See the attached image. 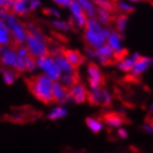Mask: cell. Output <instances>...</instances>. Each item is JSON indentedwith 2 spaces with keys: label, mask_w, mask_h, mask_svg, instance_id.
I'll return each instance as SVG.
<instances>
[{
  "label": "cell",
  "mask_w": 153,
  "mask_h": 153,
  "mask_svg": "<svg viewBox=\"0 0 153 153\" xmlns=\"http://www.w3.org/2000/svg\"><path fill=\"white\" fill-rule=\"evenodd\" d=\"M112 30L104 26L95 18H89L84 27V41L89 47L97 48L106 44Z\"/></svg>",
  "instance_id": "6da1fadb"
},
{
  "label": "cell",
  "mask_w": 153,
  "mask_h": 153,
  "mask_svg": "<svg viewBox=\"0 0 153 153\" xmlns=\"http://www.w3.org/2000/svg\"><path fill=\"white\" fill-rule=\"evenodd\" d=\"M27 35L25 39V46L29 49V53L34 58L42 57L48 55V45L44 34L34 24H26L25 25Z\"/></svg>",
  "instance_id": "7a4b0ae2"
},
{
  "label": "cell",
  "mask_w": 153,
  "mask_h": 153,
  "mask_svg": "<svg viewBox=\"0 0 153 153\" xmlns=\"http://www.w3.org/2000/svg\"><path fill=\"white\" fill-rule=\"evenodd\" d=\"M54 84V80H51L49 76L44 74L33 76L29 82L30 90H31L32 94L38 101H41L45 104L54 102V96H53Z\"/></svg>",
  "instance_id": "3957f363"
},
{
  "label": "cell",
  "mask_w": 153,
  "mask_h": 153,
  "mask_svg": "<svg viewBox=\"0 0 153 153\" xmlns=\"http://www.w3.org/2000/svg\"><path fill=\"white\" fill-rule=\"evenodd\" d=\"M0 64L2 67L11 68L18 72L26 71V58L19 57L16 48L10 47L9 45L0 46Z\"/></svg>",
  "instance_id": "277c9868"
},
{
  "label": "cell",
  "mask_w": 153,
  "mask_h": 153,
  "mask_svg": "<svg viewBox=\"0 0 153 153\" xmlns=\"http://www.w3.org/2000/svg\"><path fill=\"white\" fill-rule=\"evenodd\" d=\"M4 22H6L7 26L9 27L10 34H11V37H12V41L14 42V44L18 45V46L24 44L26 39V35H27V31H26L25 26L16 19V14L10 12L9 16H7V19L4 20Z\"/></svg>",
  "instance_id": "5b68a950"
},
{
  "label": "cell",
  "mask_w": 153,
  "mask_h": 153,
  "mask_svg": "<svg viewBox=\"0 0 153 153\" xmlns=\"http://www.w3.org/2000/svg\"><path fill=\"white\" fill-rule=\"evenodd\" d=\"M36 66L38 70H41L42 74H46L54 81H59L62 76V72L60 71L53 56L46 55V56L36 58Z\"/></svg>",
  "instance_id": "8992f818"
},
{
  "label": "cell",
  "mask_w": 153,
  "mask_h": 153,
  "mask_svg": "<svg viewBox=\"0 0 153 153\" xmlns=\"http://www.w3.org/2000/svg\"><path fill=\"white\" fill-rule=\"evenodd\" d=\"M86 76H88V84L90 89L100 88L103 83V74L99 66L93 62H90L86 67Z\"/></svg>",
  "instance_id": "52a82bcc"
},
{
  "label": "cell",
  "mask_w": 153,
  "mask_h": 153,
  "mask_svg": "<svg viewBox=\"0 0 153 153\" xmlns=\"http://www.w3.org/2000/svg\"><path fill=\"white\" fill-rule=\"evenodd\" d=\"M53 96H54V102L59 103L61 105L74 103L70 97V94H69V89L66 88L60 81H55Z\"/></svg>",
  "instance_id": "ba28073f"
},
{
  "label": "cell",
  "mask_w": 153,
  "mask_h": 153,
  "mask_svg": "<svg viewBox=\"0 0 153 153\" xmlns=\"http://www.w3.org/2000/svg\"><path fill=\"white\" fill-rule=\"evenodd\" d=\"M106 44L108 45L109 47L114 51L116 57H123L125 53V47L124 43H123V34H120L117 31H111L108 37H107V42Z\"/></svg>",
  "instance_id": "9c48e42d"
},
{
  "label": "cell",
  "mask_w": 153,
  "mask_h": 153,
  "mask_svg": "<svg viewBox=\"0 0 153 153\" xmlns=\"http://www.w3.org/2000/svg\"><path fill=\"white\" fill-rule=\"evenodd\" d=\"M115 58H116V55H115L114 51L107 44H104L95 48V60L100 65L107 66L111 62H113Z\"/></svg>",
  "instance_id": "30bf717a"
},
{
  "label": "cell",
  "mask_w": 153,
  "mask_h": 153,
  "mask_svg": "<svg viewBox=\"0 0 153 153\" xmlns=\"http://www.w3.org/2000/svg\"><path fill=\"white\" fill-rule=\"evenodd\" d=\"M153 66V58L148 57V56H141L136 62H134V67L131 69L129 74L134 78H139L143 74H146L149 69Z\"/></svg>",
  "instance_id": "8fae6325"
},
{
  "label": "cell",
  "mask_w": 153,
  "mask_h": 153,
  "mask_svg": "<svg viewBox=\"0 0 153 153\" xmlns=\"http://www.w3.org/2000/svg\"><path fill=\"white\" fill-rule=\"evenodd\" d=\"M69 9H70L71 14H72V20L74 21V24L80 29H84L89 18L84 13V11L82 10L81 6L78 3L76 0H74V2H71V4L69 6Z\"/></svg>",
  "instance_id": "7c38bea8"
},
{
  "label": "cell",
  "mask_w": 153,
  "mask_h": 153,
  "mask_svg": "<svg viewBox=\"0 0 153 153\" xmlns=\"http://www.w3.org/2000/svg\"><path fill=\"white\" fill-rule=\"evenodd\" d=\"M140 57L141 55L139 53H134V54L128 55V56H123L116 62V68L121 72H130L134 62Z\"/></svg>",
  "instance_id": "4fadbf2b"
},
{
  "label": "cell",
  "mask_w": 153,
  "mask_h": 153,
  "mask_svg": "<svg viewBox=\"0 0 153 153\" xmlns=\"http://www.w3.org/2000/svg\"><path fill=\"white\" fill-rule=\"evenodd\" d=\"M69 94H70V97L74 103L83 104L88 100L89 91L86 90L85 85H83L82 83H76L72 88L69 89Z\"/></svg>",
  "instance_id": "5bb4252c"
},
{
  "label": "cell",
  "mask_w": 153,
  "mask_h": 153,
  "mask_svg": "<svg viewBox=\"0 0 153 153\" xmlns=\"http://www.w3.org/2000/svg\"><path fill=\"white\" fill-rule=\"evenodd\" d=\"M64 55L74 68H79L85 62V57L80 51L74 49H66L64 51Z\"/></svg>",
  "instance_id": "9a60e30c"
},
{
  "label": "cell",
  "mask_w": 153,
  "mask_h": 153,
  "mask_svg": "<svg viewBox=\"0 0 153 153\" xmlns=\"http://www.w3.org/2000/svg\"><path fill=\"white\" fill-rule=\"evenodd\" d=\"M68 116V109L65 105H56L48 112L47 119L48 120H59V119H64L65 117Z\"/></svg>",
  "instance_id": "2e32d148"
},
{
  "label": "cell",
  "mask_w": 153,
  "mask_h": 153,
  "mask_svg": "<svg viewBox=\"0 0 153 153\" xmlns=\"http://www.w3.org/2000/svg\"><path fill=\"white\" fill-rule=\"evenodd\" d=\"M54 59L56 61V64L58 65V67L62 72V74H74L76 72V68L69 62L67 58L65 57V55H58V56H54Z\"/></svg>",
  "instance_id": "e0dca14e"
},
{
  "label": "cell",
  "mask_w": 153,
  "mask_h": 153,
  "mask_svg": "<svg viewBox=\"0 0 153 153\" xmlns=\"http://www.w3.org/2000/svg\"><path fill=\"white\" fill-rule=\"evenodd\" d=\"M30 2L31 0H14L11 12L18 16H25L29 11H31Z\"/></svg>",
  "instance_id": "ac0fdd59"
},
{
  "label": "cell",
  "mask_w": 153,
  "mask_h": 153,
  "mask_svg": "<svg viewBox=\"0 0 153 153\" xmlns=\"http://www.w3.org/2000/svg\"><path fill=\"white\" fill-rule=\"evenodd\" d=\"M18 71L14 70V69H11V68H7L2 67L0 68V74L2 76L3 82L6 83L7 85H12L13 83L16 82V78H18Z\"/></svg>",
  "instance_id": "d6986e66"
},
{
  "label": "cell",
  "mask_w": 153,
  "mask_h": 153,
  "mask_svg": "<svg viewBox=\"0 0 153 153\" xmlns=\"http://www.w3.org/2000/svg\"><path fill=\"white\" fill-rule=\"evenodd\" d=\"M88 18H95L97 14V7L93 3L92 0H76Z\"/></svg>",
  "instance_id": "ffe728a7"
},
{
  "label": "cell",
  "mask_w": 153,
  "mask_h": 153,
  "mask_svg": "<svg viewBox=\"0 0 153 153\" xmlns=\"http://www.w3.org/2000/svg\"><path fill=\"white\" fill-rule=\"evenodd\" d=\"M88 101L92 105H103V89L100 88H94L90 89L89 94H88Z\"/></svg>",
  "instance_id": "44dd1931"
},
{
  "label": "cell",
  "mask_w": 153,
  "mask_h": 153,
  "mask_svg": "<svg viewBox=\"0 0 153 153\" xmlns=\"http://www.w3.org/2000/svg\"><path fill=\"white\" fill-rule=\"evenodd\" d=\"M12 42V37L10 34L9 27L7 26L6 22L0 19V46L9 45Z\"/></svg>",
  "instance_id": "7402d4cb"
},
{
  "label": "cell",
  "mask_w": 153,
  "mask_h": 153,
  "mask_svg": "<svg viewBox=\"0 0 153 153\" xmlns=\"http://www.w3.org/2000/svg\"><path fill=\"white\" fill-rule=\"evenodd\" d=\"M96 19H97V21H99L101 24H103L104 26L109 25V24L112 23L113 20H114V16H113V11H108V10L97 8Z\"/></svg>",
  "instance_id": "603a6c76"
},
{
  "label": "cell",
  "mask_w": 153,
  "mask_h": 153,
  "mask_svg": "<svg viewBox=\"0 0 153 153\" xmlns=\"http://www.w3.org/2000/svg\"><path fill=\"white\" fill-rule=\"evenodd\" d=\"M85 125L89 128V130L93 134H100L104 128V124L102 121L95 117H86L85 118Z\"/></svg>",
  "instance_id": "cb8c5ba5"
},
{
  "label": "cell",
  "mask_w": 153,
  "mask_h": 153,
  "mask_svg": "<svg viewBox=\"0 0 153 153\" xmlns=\"http://www.w3.org/2000/svg\"><path fill=\"white\" fill-rule=\"evenodd\" d=\"M114 21H115L116 31L119 32L120 34L125 33V31H126V29H127V26H128V22H129V19H128L127 14L120 13V14H118V16L115 18Z\"/></svg>",
  "instance_id": "d4e9b609"
},
{
  "label": "cell",
  "mask_w": 153,
  "mask_h": 153,
  "mask_svg": "<svg viewBox=\"0 0 153 153\" xmlns=\"http://www.w3.org/2000/svg\"><path fill=\"white\" fill-rule=\"evenodd\" d=\"M115 7H116V10L120 11L124 14H129L134 11V7L132 6V3H130L127 0H116Z\"/></svg>",
  "instance_id": "484cf974"
},
{
  "label": "cell",
  "mask_w": 153,
  "mask_h": 153,
  "mask_svg": "<svg viewBox=\"0 0 153 153\" xmlns=\"http://www.w3.org/2000/svg\"><path fill=\"white\" fill-rule=\"evenodd\" d=\"M105 123L107 126H109L111 128H120L123 127V124H124V120L120 116L115 114H111L108 116L105 117Z\"/></svg>",
  "instance_id": "4316f807"
},
{
  "label": "cell",
  "mask_w": 153,
  "mask_h": 153,
  "mask_svg": "<svg viewBox=\"0 0 153 153\" xmlns=\"http://www.w3.org/2000/svg\"><path fill=\"white\" fill-rule=\"evenodd\" d=\"M59 81H60V82L62 83L66 88L70 89V88H72V86L74 85V84L78 83V76H76V72H74V74H62Z\"/></svg>",
  "instance_id": "83f0119b"
},
{
  "label": "cell",
  "mask_w": 153,
  "mask_h": 153,
  "mask_svg": "<svg viewBox=\"0 0 153 153\" xmlns=\"http://www.w3.org/2000/svg\"><path fill=\"white\" fill-rule=\"evenodd\" d=\"M92 1L97 8H101V9H105L108 11H114L116 9L115 2L113 0H92Z\"/></svg>",
  "instance_id": "f1b7e54d"
},
{
  "label": "cell",
  "mask_w": 153,
  "mask_h": 153,
  "mask_svg": "<svg viewBox=\"0 0 153 153\" xmlns=\"http://www.w3.org/2000/svg\"><path fill=\"white\" fill-rule=\"evenodd\" d=\"M51 25L54 26L55 29L58 30V31H61V32H67L70 30V24L69 22H65V21H61V20H54L51 22Z\"/></svg>",
  "instance_id": "f546056e"
},
{
  "label": "cell",
  "mask_w": 153,
  "mask_h": 153,
  "mask_svg": "<svg viewBox=\"0 0 153 153\" xmlns=\"http://www.w3.org/2000/svg\"><path fill=\"white\" fill-rule=\"evenodd\" d=\"M37 69V66H36V58H34L33 56H27L26 57V72H30V74H33L35 72V70Z\"/></svg>",
  "instance_id": "4dcf8cb0"
},
{
  "label": "cell",
  "mask_w": 153,
  "mask_h": 153,
  "mask_svg": "<svg viewBox=\"0 0 153 153\" xmlns=\"http://www.w3.org/2000/svg\"><path fill=\"white\" fill-rule=\"evenodd\" d=\"M113 102V96L107 89H103V105L108 106Z\"/></svg>",
  "instance_id": "1f68e13d"
},
{
  "label": "cell",
  "mask_w": 153,
  "mask_h": 153,
  "mask_svg": "<svg viewBox=\"0 0 153 153\" xmlns=\"http://www.w3.org/2000/svg\"><path fill=\"white\" fill-rule=\"evenodd\" d=\"M16 54L19 55V57L21 58H26L27 56H30L29 49L26 48V46H23V45L16 46Z\"/></svg>",
  "instance_id": "d6a6232c"
},
{
  "label": "cell",
  "mask_w": 153,
  "mask_h": 153,
  "mask_svg": "<svg viewBox=\"0 0 153 153\" xmlns=\"http://www.w3.org/2000/svg\"><path fill=\"white\" fill-rule=\"evenodd\" d=\"M43 11H44L45 14H47L49 16H55V18H59L60 16V13L58 12L56 9H49V8H47V9H44Z\"/></svg>",
  "instance_id": "836d02e7"
},
{
  "label": "cell",
  "mask_w": 153,
  "mask_h": 153,
  "mask_svg": "<svg viewBox=\"0 0 153 153\" xmlns=\"http://www.w3.org/2000/svg\"><path fill=\"white\" fill-rule=\"evenodd\" d=\"M117 134H118V137L120 138V139H127V138H128V131H127V129H126V128H124V127L118 128Z\"/></svg>",
  "instance_id": "e575fe53"
},
{
  "label": "cell",
  "mask_w": 153,
  "mask_h": 153,
  "mask_svg": "<svg viewBox=\"0 0 153 153\" xmlns=\"http://www.w3.org/2000/svg\"><path fill=\"white\" fill-rule=\"evenodd\" d=\"M53 1L60 7H69L71 2H74V0H53Z\"/></svg>",
  "instance_id": "d590c367"
},
{
  "label": "cell",
  "mask_w": 153,
  "mask_h": 153,
  "mask_svg": "<svg viewBox=\"0 0 153 153\" xmlns=\"http://www.w3.org/2000/svg\"><path fill=\"white\" fill-rule=\"evenodd\" d=\"M141 129H142L144 132H147V134H153V125L152 124H144V125H142Z\"/></svg>",
  "instance_id": "8d00e7d4"
},
{
  "label": "cell",
  "mask_w": 153,
  "mask_h": 153,
  "mask_svg": "<svg viewBox=\"0 0 153 153\" xmlns=\"http://www.w3.org/2000/svg\"><path fill=\"white\" fill-rule=\"evenodd\" d=\"M39 6H41L39 0H31V2H30V9H31V11L36 10Z\"/></svg>",
  "instance_id": "74e56055"
},
{
  "label": "cell",
  "mask_w": 153,
  "mask_h": 153,
  "mask_svg": "<svg viewBox=\"0 0 153 153\" xmlns=\"http://www.w3.org/2000/svg\"><path fill=\"white\" fill-rule=\"evenodd\" d=\"M127 1H129L130 3H138V2H142L144 0H127Z\"/></svg>",
  "instance_id": "f35d334b"
},
{
  "label": "cell",
  "mask_w": 153,
  "mask_h": 153,
  "mask_svg": "<svg viewBox=\"0 0 153 153\" xmlns=\"http://www.w3.org/2000/svg\"><path fill=\"white\" fill-rule=\"evenodd\" d=\"M149 109H150V112L153 114V103H152V104H151L150 106H149Z\"/></svg>",
  "instance_id": "ab89813d"
}]
</instances>
